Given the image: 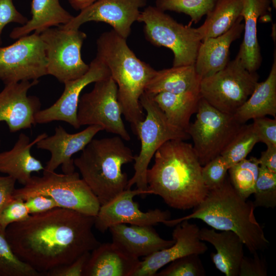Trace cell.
I'll list each match as a JSON object with an SVG mask.
<instances>
[{
  "mask_svg": "<svg viewBox=\"0 0 276 276\" xmlns=\"http://www.w3.org/2000/svg\"><path fill=\"white\" fill-rule=\"evenodd\" d=\"M45 44L40 34L21 37L12 44L0 46V80L4 84L38 80L48 75Z\"/></svg>",
  "mask_w": 276,
  "mask_h": 276,
  "instance_id": "4fadbf2b",
  "label": "cell"
},
{
  "mask_svg": "<svg viewBox=\"0 0 276 276\" xmlns=\"http://www.w3.org/2000/svg\"><path fill=\"white\" fill-rule=\"evenodd\" d=\"M254 194L256 208L273 209L276 206V173L260 166Z\"/></svg>",
  "mask_w": 276,
  "mask_h": 276,
  "instance_id": "e575fe53",
  "label": "cell"
},
{
  "mask_svg": "<svg viewBox=\"0 0 276 276\" xmlns=\"http://www.w3.org/2000/svg\"><path fill=\"white\" fill-rule=\"evenodd\" d=\"M38 82L34 80L5 84L0 92V122L6 123L11 132L30 129L37 124L35 116L41 102L38 97L28 93Z\"/></svg>",
  "mask_w": 276,
  "mask_h": 276,
  "instance_id": "e0dca14e",
  "label": "cell"
},
{
  "mask_svg": "<svg viewBox=\"0 0 276 276\" xmlns=\"http://www.w3.org/2000/svg\"><path fill=\"white\" fill-rule=\"evenodd\" d=\"M150 194L149 191L139 189L124 190L100 205L95 216L94 226L100 232L104 233L110 226L118 224L153 226L170 219L171 214L168 210L162 211L158 209L147 212L140 210L133 198L136 195Z\"/></svg>",
  "mask_w": 276,
  "mask_h": 276,
  "instance_id": "5bb4252c",
  "label": "cell"
},
{
  "mask_svg": "<svg viewBox=\"0 0 276 276\" xmlns=\"http://www.w3.org/2000/svg\"><path fill=\"white\" fill-rule=\"evenodd\" d=\"M260 142L252 124H244L221 153L229 168L246 158L255 145Z\"/></svg>",
  "mask_w": 276,
  "mask_h": 276,
  "instance_id": "1f68e13d",
  "label": "cell"
},
{
  "mask_svg": "<svg viewBox=\"0 0 276 276\" xmlns=\"http://www.w3.org/2000/svg\"><path fill=\"white\" fill-rule=\"evenodd\" d=\"M217 0H156L155 7L189 15L191 23L197 24L214 7Z\"/></svg>",
  "mask_w": 276,
  "mask_h": 276,
  "instance_id": "d6a6232c",
  "label": "cell"
},
{
  "mask_svg": "<svg viewBox=\"0 0 276 276\" xmlns=\"http://www.w3.org/2000/svg\"><path fill=\"white\" fill-rule=\"evenodd\" d=\"M16 181L15 179L8 175L0 176V214L6 204L13 197ZM0 231L2 230L0 228Z\"/></svg>",
  "mask_w": 276,
  "mask_h": 276,
  "instance_id": "ee69618b",
  "label": "cell"
},
{
  "mask_svg": "<svg viewBox=\"0 0 276 276\" xmlns=\"http://www.w3.org/2000/svg\"><path fill=\"white\" fill-rule=\"evenodd\" d=\"M201 80L194 64L172 66L156 71L147 84L145 92L152 95L162 92L200 94Z\"/></svg>",
  "mask_w": 276,
  "mask_h": 276,
  "instance_id": "484cf974",
  "label": "cell"
},
{
  "mask_svg": "<svg viewBox=\"0 0 276 276\" xmlns=\"http://www.w3.org/2000/svg\"><path fill=\"white\" fill-rule=\"evenodd\" d=\"M137 21L144 23V34L149 42L172 51L173 66L194 64L202 41L196 28L178 22L152 6L141 12Z\"/></svg>",
  "mask_w": 276,
  "mask_h": 276,
  "instance_id": "ba28073f",
  "label": "cell"
},
{
  "mask_svg": "<svg viewBox=\"0 0 276 276\" xmlns=\"http://www.w3.org/2000/svg\"><path fill=\"white\" fill-rule=\"evenodd\" d=\"M255 208L252 201H247L238 194L226 177L220 187L209 191L191 214L170 219L163 223L174 226L185 220H200L214 229L234 232L254 254L265 250L269 243L262 226L256 218Z\"/></svg>",
  "mask_w": 276,
  "mask_h": 276,
  "instance_id": "3957f363",
  "label": "cell"
},
{
  "mask_svg": "<svg viewBox=\"0 0 276 276\" xmlns=\"http://www.w3.org/2000/svg\"><path fill=\"white\" fill-rule=\"evenodd\" d=\"M30 215L25 201L13 197L1 213L0 228L5 232L9 225L24 221Z\"/></svg>",
  "mask_w": 276,
  "mask_h": 276,
  "instance_id": "74e56055",
  "label": "cell"
},
{
  "mask_svg": "<svg viewBox=\"0 0 276 276\" xmlns=\"http://www.w3.org/2000/svg\"><path fill=\"white\" fill-rule=\"evenodd\" d=\"M155 276H204L205 268L199 255L191 254L177 259Z\"/></svg>",
  "mask_w": 276,
  "mask_h": 276,
  "instance_id": "d590c367",
  "label": "cell"
},
{
  "mask_svg": "<svg viewBox=\"0 0 276 276\" xmlns=\"http://www.w3.org/2000/svg\"><path fill=\"white\" fill-rule=\"evenodd\" d=\"M110 76L107 66L96 58L89 64L88 71L81 77L64 83V90L59 99L51 106L40 109L35 116L38 124L55 121L68 123L76 129L80 127L77 120V111L80 94L89 84Z\"/></svg>",
  "mask_w": 276,
  "mask_h": 276,
  "instance_id": "2e32d148",
  "label": "cell"
},
{
  "mask_svg": "<svg viewBox=\"0 0 276 276\" xmlns=\"http://www.w3.org/2000/svg\"><path fill=\"white\" fill-rule=\"evenodd\" d=\"M200 239L211 244L216 252L211 254L216 268L226 276H238L240 265L244 257V246L240 237L234 232L214 229H200Z\"/></svg>",
  "mask_w": 276,
  "mask_h": 276,
  "instance_id": "d4e9b609",
  "label": "cell"
},
{
  "mask_svg": "<svg viewBox=\"0 0 276 276\" xmlns=\"http://www.w3.org/2000/svg\"><path fill=\"white\" fill-rule=\"evenodd\" d=\"M134 156L118 135L93 139L74 163L102 205L126 189L129 179L122 167L133 162Z\"/></svg>",
  "mask_w": 276,
  "mask_h": 276,
  "instance_id": "5b68a950",
  "label": "cell"
},
{
  "mask_svg": "<svg viewBox=\"0 0 276 276\" xmlns=\"http://www.w3.org/2000/svg\"><path fill=\"white\" fill-rule=\"evenodd\" d=\"M146 116L136 126L134 132L141 141V150L134 158V173L128 180L126 189L134 185L137 189L148 191L146 173L149 164L157 150L171 140H187L190 136L185 130L172 124L153 99L152 95L144 92L140 98Z\"/></svg>",
  "mask_w": 276,
  "mask_h": 276,
  "instance_id": "8992f818",
  "label": "cell"
},
{
  "mask_svg": "<svg viewBox=\"0 0 276 276\" xmlns=\"http://www.w3.org/2000/svg\"><path fill=\"white\" fill-rule=\"evenodd\" d=\"M118 87L109 76L95 82L93 89L80 96L77 120L79 126L98 125L103 130L129 141L130 135L122 119Z\"/></svg>",
  "mask_w": 276,
  "mask_h": 276,
  "instance_id": "7c38bea8",
  "label": "cell"
},
{
  "mask_svg": "<svg viewBox=\"0 0 276 276\" xmlns=\"http://www.w3.org/2000/svg\"><path fill=\"white\" fill-rule=\"evenodd\" d=\"M96 44V57L107 66L116 83L122 114L134 132L145 118L140 98L156 70L138 58L126 39L113 30L101 34Z\"/></svg>",
  "mask_w": 276,
  "mask_h": 276,
  "instance_id": "277c9868",
  "label": "cell"
},
{
  "mask_svg": "<svg viewBox=\"0 0 276 276\" xmlns=\"http://www.w3.org/2000/svg\"><path fill=\"white\" fill-rule=\"evenodd\" d=\"M228 169L227 164L221 155L202 166V180L209 191L217 189L222 185Z\"/></svg>",
  "mask_w": 276,
  "mask_h": 276,
  "instance_id": "8d00e7d4",
  "label": "cell"
},
{
  "mask_svg": "<svg viewBox=\"0 0 276 276\" xmlns=\"http://www.w3.org/2000/svg\"><path fill=\"white\" fill-rule=\"evenodd\" d=\"M71 7L76 11H81L98 0H67Z\"/></svg>",
  "mask_w": 276,
  "mask_h": 276,
  "instance_id": "bcb514c9",
  "label": "cell"
},
{
  "mask_svg": "<svg viewBox=\"0 0 276 276\" xmlns=\"http://www.w3.org/2000/svg\"><path fill=\"white\" fill-rule=\"evenodd\" d=\"M258 158L251 156L245 158L230 167V182L243 198L247 199L254 194L259 169Z\"/></svg>",
  "mask_w": 276,
  "mask_h": 276,
  "instance_id": "4dcf8cb0",
  "label": "cell"
},
{
  "mask_svg": "<svg viewBox=\"0 0 276 276\" xmlns=\"http://www.w3.org/2000/svg\"><path fill=\"white\" fill-rule=\"evenodd\" d=\"M147 0H98L80 11L66 25L60 26L66 30L79 29L87 22H103L110 25L117 33L127 39L132 25L137 21Z\"/></svg>",
  "mask_w": 276,
  "mask_h": 276,
  "instance_id": "9a60e30c",
  "label": "cell"
},
{
  "mask_svg": "<svg viewBox=\"0 0 276 276\" xmlns=\"http://www.w3.org/2000/svg\"><path fill=\"white\" fill-rule=\"evenodd\" d=\"M252 257L244 256L239 268L238 276H266L267 266L264 259L255 253Z\"/></svg>",
  "mask_w": 276,
  "mask_h": 276,
  "instance_id": "60d3db41",
  "label": "cell"
},
{
  "mask_svg": "<svg viewBox=\"0 0 276 276\" xmlns=\"http://www.w3.org/2000/svg\"><path fill=\"white\" fill-rule=\"evenodd\" d=\"M90 252H87L73 262L56 268L48 272L47 276H83L85 265L89 258Z\"/></svg>",
  "mask_w": 276,
  "mask_h": 276,
  "instance_id": "b9f144b4",
  "label": "cell"
},
{
  "mask_svg": "<svg viewBox=\"0 0 276 276\" xmlns=\"http://www.w3.org/2000/svg\"><path fill=\"white\" fill-rule=\"evenodd\" d=\"M113 243L129 256L139 258L172 245L175 241L162 238L151 225L118 224L108 229Z\"/></svg>",
  "mask_w": 276,
  "mask_h": 276,
  "instance_id": "ffe728a7",
  "label": "cell"
},
{
  "mask_svg": "<svg viewBox=\"0 0 276 276\" xmlns=\"http://www.w3.org/2000/svg\"><path fill=\"white\" fill-rule=\"evenodd\" d=\"M260 166L276 173V146H267L258 158Z\"/></svg>",
  "mask_w": 276,
  "mask_h": 276,
  "instance_id": "f6af8a7d",
  "label": "cell"
},
{
  "mask_svg": "<svg viewBox=\"0 0 276 276\" xmlns=\"http://www.w3.org/2000/svg\"><path fill=\"white\" fill-rule=\"evenodd\" d=\"M102 130V128L99 126L89 125L80 132L70 133L61 126L56 127L53 135H48L36 144L38 149L48 150L51 153L43 172H54L61 165L63 173L74 172L75 166L72 156L82 151Z\"/></svg>",
  "mask_w": 276,
  "mask_h": 276,
  "instance_id": "d6986e66",
  "label": "cell"
},
{
  "mask_svg": "<svg viewBox=\"0 0 276 276\" xmlns=\"http://www.w3.org/2000/svg\"><path fill=\"white\" fill-rule=\"evenodd\" d=\"M47 136L46 133H42L30 142L28 136L20 133L10 150L0 153V172L13 177L24 186L26 185L32 173L44 170L41 162L31 154V149Z\"/></svg>",
  "mask_w": 276,
  "mask_h": 276,
  "instance_id": "cb8c5ba5",
  "label": "cell"
},
{
  "mask_svg": "<svg viewBox=\"0 0 276 276\" xmlns=\"http://www.w3.org/2000/svg\"><path fill=\"white\" fill-rule=\"evenodd\" d=\"M196 118L187 132L192 139L193 148L201 165L221 154L244 124L223 112L200 97Z\"/></svg>",
  "mask_w": 276,
  "mask_h": 276,
  "instance_id": "9c48e42d",
  "label": "cell"
},
{
  "mask_svg": "<svg viewBox=\"0 0 276 276\" xmlns=\"http://www.w3.org/2000/svg\"><path fill=\"white\" fill-rule=\"evenodd\" d=\"M31 14V19L12 30L10 34L12 39H17L32 31L40 34L52 27L67 24L74 17L61 6L59 0H32Z\"/></svg>",
  "mask_w": 276,
  "mask_h": 276,
  "instance_id": "4316f807",
  "label": "cell"
},
{
  "mask_svg": "<svg viewBox=\"0 0 276 276\" xmlns=\"http://www.w3.org/2000/svg\"><path fill=\"white\" fill-rule=\"evenodd\" d=\"M12 250L5 232L0 231V276H40Z\"/></svg>",
  "mask_w": 276,
  "mask_h": 276,
  "instance_id": "836d02e7",
  "label": "cell"
},
{
  "mask_svg": "<svg viewBox=\"0 0 276 276\" xmlns=\"http://www.w3.org/2000/svg\"><path fill=\"white\" fill-rule=\"evenodd\" d=\"M146 173L148 189L169 206L177 210L195 208L209 190L201 175L202 166L193 146L181 140L163 144L154 155Z\"/></svg>",
  "mask_w": 276,
  "mask_h": 276,
  "instance_id": "7a4b0ae2",
  "label": "cell"
},
{
  "mask_svg": "<svg viewBox=\"0 0 276 276\" xmlns=\"http://www.w3.org/2000/svg\"><path fill=\"white\" fill-rule=\"evenodd\" d=\"M267 79L257 83L245 103L234 114L241 124L250 119L270 115L276 117V56Z\"/></svg>",
  "mask_w": 276,
  "mask_h": 276,
  "instance_id": "83f0119b",
  "label": "cell"
},
{
  "mask_svg": "<svg viewBox=\"0 0 276 276\" xmlns=\"http://www.w3.org/2000/svg\"><path fill=\"white\" fill-rule=\"evenodd\" d=\"M152 96L168 120L187 132L190 118L197 111L200 94L162 92Z\"/></svg>",
  "mask_w": 276,
  "mask_h": 276,
  "instance_id": "f1b7e54d",
  "label": "cell"
},
{
  "mask_svg": "<svg viewBox=\"0 0 276 276\" xmlns=\"http://www.w3.org/2000/svg\"><path fill=\"white\" fill-rule=\"evenodd\" d=\"M45 44L48 75L65 83L84 75L89 68L81 57V48L86 34L60 27L50 28L40 34Z\"/></svg>",
  "mask_w": 276,
  "mask_h": 276,
  "instance_id": "8fae6325",
  "label": "cell"
},
{
  "mask_svg": "<svg viewBox=\"0 0 276 276\" xmlns=\"http://www.w3.org/2000/svg\"><path fill=\"white\" fill-rule=\"evenodd\" d=\"M271 3L273 7L276 8V0H270Z\"/></svg>",
  "mask_w": 276,
  "mask_h": 276,
  "instance_id": "7dc6e473",
  "label": "cell"
},
{
  "mask_svg": "<svg viewBox=\"0 0 276 276\" xmlns=\"http://www.w3.org/2000/svg\"><path fill=\"white\" fill-rule=\"evenodd\" d=\"M36 195L51 197L60 208L94 217L101 205L97 197L75 171L69 174L43 172L42 176H32L23 187L15 189L13 197L25 200Z\"/></svg>",
  "mask_w": 276,
  "mask_h": 276,
  "instance_id": "52a82bcc",
  "label": "cell"
},
{
  "mask_svg": "<svg viewBox=\"0 0 276 276\" xmlns=\"http://www.w3.org/2000/svg\"><path fill=\"white\" fill-rule=\"evenodd\" d=\"M140 261L113 242L100 243L90 252L83 276H133Z\"/></svg>",
  "mask_w": 276,
  "mask_h": 276,
  "instance_id": "7402d4cb",
  "label": "cell"
},
{
  "mask_svg": "<svg viewBox=\"0 0 276 276\" xmlns=\"http://www.w3.org/2000/svg\"><path fill=\"white\" fill-rule=\"evenodd\" d=\"M95 217L63 208L30 215L6 228L14 254L43 275L68 264L101 243L93 232Z\"/></svg>",
  "mask_w": 276,
  "mask_h": 276,
  "instance_id": "6da1fadb",
  "label": "cell"
},
{
  "mask_svg": "<svg viewBox=\"0 0 276 276\" xmlns=\"http://www.w3.org/2000/svg\"><path fill=\"white\" fill-rule=\"evenodd\" d=\"M254 129L258 135L260 142L267 146H276V119L265 117L253 119Z\"/></svg>",
  "mask_w": 276,
  "mask_h": 276,
  "instance_id": "f35d334b",
  "label": "cell"
},
{
  "mask_svg": "<svg viewBox=\"0 0 276 276\" xmlns=\"http://www.w3.org/2000/svg\"><path fill=\"white\" fill-rule=\"evenodd\" d=\"M175 226L172 232L174 243L145 257L133 276H155L161 268L177 259L191 254L200 255L206 251L208 247L200 239V228L196 224L185 220Z\"/></svg>",
  "mask_w": 276,
  "mask_h": 276,
  "instance_id": "ac0fdd59",
  "label": "cell"
},
{
  "mask_svg": "<svg viewBox=\"0 0 276 276\" xmlns=\"http://www.w3.org/2000/svg\"><path fill=\"white\" fill-rule=\"evenodd\" d=\"M242 9V0H217L203 24L196 28L201 40L227 31L241 17Z\"/></svg>",
  "mask_w": 276,
  "mask_h": 276,
  "instance_id": "f546056e",
  "label": "cell"
},
{
  "mask_svg": "<svg viewBox=\"0 0 276 276\" xmlns=\"http://www.w3.org/2000/svg\"><path fill=\"white\" fill-rule=\"evenodd\" d=\"M241 17L244 20L243 39L236 57L248 71L256 72L262 57L257 37L259 18L270 9V0H242Z\"/></svg>",
  "mask_w": 276,
  "mask_h": 276,
  "instance_id": "603a6c76",
  "label": "cell"
},
{
  "mask_svg": "<svg viewBox=\"0 0 276 276\" xmlns=\"http://www.w3.org/2000/svg\"><path fill=\"white\" fill-rule=\"evenodd\" d=\"M28 20L16 9L13 0H0V46L2 33L7 25L14 22L23 25Z\"/></svg>",
  "mask_w": 276,
  "mask_h": 276,
  "instance_id": "ab89813d",
  "label": "cell"
},
{
  "mask_svg": "<svg viewBox=\"0 0 276 276\" xmlns=\"http://www.w3.org/2000/svg\"><path fill=\"white\" fill-rule=\"evenodd\" d=\"M258 80L257 72L248 71L236 57L222 70L201 79L199 94L218 110L234 114L252 94Z\"/></svg>",
  "mask_w": 276,
  "mask_h": 276,
  "instance_id": "30bf717a",
  "label": "cell"
},
{
  "mask_svg": "<svg viewBox=\"0 0 276 276\" xmlns=\"http://www.w3.org/2000/svg\"><path fill=\"white\" fill-rule=\"evenodd\" d=\"M242 20V17H240L223 34L201 41L194 63L196 72L201 79L216 73L228 64L231 45L243 32Z\"/></svg>",
  "mask_w": 276,
  "mask_h": 276,
  "instance_id": "44dd1931",
  "label": "cell"
},
{
  "mask_svg": "<svg viewBox=\"0 0 276 276\" xmlns=\"http://www.w3.org/2000/svg\"><path fill=\"white\" fill-rule=\"evenodd\" d=\"M24 201L30 215L44 213L59 207L51 197L46 195L32 196Z\"/></svg>",
  "mask_w": 276,
  "mask_h": 276,
  "instance_id": "7bdbcfd3",
  "label": "cell"
}]
</instances>
